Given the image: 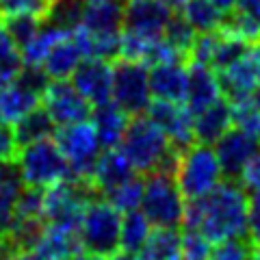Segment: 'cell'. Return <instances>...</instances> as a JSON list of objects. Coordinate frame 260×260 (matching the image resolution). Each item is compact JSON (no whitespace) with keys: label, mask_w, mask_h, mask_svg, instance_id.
Returning a JSON list of instances; mask_svg holds the SVG:
<instances>
[{"label":"cell","mask_w":260,"mask_h":260,"mask_svg":"<svg viewBox=\"0 0 260 260\" xmlns=\"http://www.w3.org/2000/svg\"><path fill=\"white\" fill-rule=\"evenodd\" d=\"M249 193L239 180H223L206 198L186 202L182 228H193L213 243L247 239Z\"/></svg>","instance_id":"1"},{"label":"cell","mask_w":260,"mask_h":260,"mask_svg":"<svg viewBox=\"0 0 260 260\" xmlns=\"http://www.w3.org/2000/svg\"><path fill=\"white\" fill-rule=\"evenodd\" d=\"M119 150L126 154L139 176H150L156 172L174 174L178 150H174L165 133L148 115H139L128 121Z\"/></svg>","instance_id":"2"},{"label":"cell","mask_w":260,"mask_h":260,"mask_svg":"<svg viewBox=\"0 0 260 260\" xmlns=\"http://www.w3.org/2000/svg\"><path fill=\"white\" fill-rule=\"evenodd\" d=\"M223 169L213 145L193 143L186 150H180L176 156L174 180L186 202L206 198L223 182Z\"/></svg>","instance_id":"3"},{"label":"cell","mask_w":260,"mask_h":260,"mask_svg":"<svg viewBox=\"0 0 260 260\" xmlns=\"http://www.w3.org/2000/svg\"><path fill=\"white\" fill-rule=\"evenodd\" d=\"M15 162H18L24 186H30V189L46 191L72 178L68 160H65L54 139L24 145V148H20Z\"/></svg>","instance_id":"4"},{"label":"cell","mask_w":260,"mask_h":260,"mask_svg":"<svg viewBox=\"0 0 260 260\" xmlns=\"http://www.w3.org/2000/svg\"><path fill=\"white\" fill-rule=\"evenodd\" d=\"M121 217L124 215L104 198H93L89 202L78 225V241L85 254L111 258L119 251Z\"/></svg>","instance_id":"5"},{"label":"cell","mask_w":260,"mask_h":260,"mask_svg":"<svg viewBox=\"0 0 260 260\" xmlns=\"http://www.w3.org/2000/svg\"><path fill=\"white\" fill-rule=\"evenodd\" d=\"M145 178L141 213L148 217L152 228H172L178 230L184 223L186 200L178 189L174 174L156 172Z\"/></svg>","instance_id":"6"},{"label":"cell","mask_w":260,"mask_h":260,"mask_svg":"<svg viewBox=\"0 0 260 260\" xmlns=\"http://www.w3.org/2000/svg\"><path fill=\"white\" fill-rule=\"evenodd\" d=\"M93 198H98V195L93 193L91 186L87 182L74 180V178L46 189L44 191V221H46V225L78 232L83 215Z\"/></svg>","instance_id":"7"},{"label":"cell","mask_w":260,"mask_h":260,"mask_svg":"<svg viewBox=\"0 0 260 260\" xmlns=\"http://www.w3.org/2000/svg\"><path fill=\"white\" fill-rule=\"evenodd\" d=\"M52 139L59 145L65 160H68L72 178L89 184L95 160L102 154V145H100V139H98V133L91 121L87 119V121H78V124H72V126L56 128Z\"/></svg>","instance_id":"8"},{"label":"cell","mask_w":260,"mask_h":260,"mask_svg":"<svg viewBox=\"0 0 260 260\" xmlns=\"http://www.w3.org/2000/svg\"><path fill=\"white\" fill-rule=\"evenodd\" d=\"M113 104L126 113L128 117H139L148 113L152 104L150 72L141 63H130L119 59L113 65Z\"/></svg>","instance_id":"9"},{"label":"cell","mask_w":260,"mask_h":260,"mask_svg":"<svg viewBox=\"0 0 260 260\" xmlns=\"http://www.w3.org/2000/svg\"><path fill=\"white\" fill-rule=\"evenodd\" d=\"M223 100L239 102L251 98L260 87V48L251 46L237 61L217 72Z\"/></svg>","instance_id":"10"},{"label":"cell","mask_w":260,"mask_h":260,"mask_svg":"<svg viewBox=\"0 0 260 260\" xmlns=\"http://www.w3.org/2000/svg\"><path fill=\"white\" fill-rule=\"evenodd\" d=\"M42 107L59 128L87 121L93 113L91 104L68 80H50V85L42 93Z\"/></svg>","instance_id":"11"},{"label":"cell","mask_w":260,"mask_h":260,"mask_svg":"<svg viewBox=\"0 0 260 260\" xmlns=\"http://www.w3.org/2000/svg\"><path fill=\"white\" fill-rule=\"evenodd\" d=\"M148 117L165 133L169 143L174 145V150L180 152L195 143L193 113L186 104L152 100L150 109H148Z\"/></svg>","instance_id":"12"},{"label":"cell","mask_w":260,"mask_h":260,"mask_svg":"<svg viewBox=\"0 0 260 260\" xmlns=\"http://www.w3.org/2000/svg\"><path fill=\"white\" fill-rule=\"evenodd\" d=\"M174 11L162 0H126L124 30L145 37H162Z\"/></svg>","instance_id":"13"},{"label":"cell","mask_w":260,"mask_h":260,"mask_svg":"<svg viewBox=\"0 0 260 260\" xmlns=\"http://www.w3.org/2000/svg\"><path fill=\"white\" fill-rule=\"evenodd\" d=\"M213 148L219 158V165L223 169L225 180H239V176L247 167V162L256 154H260V141L245 135L239 128H232V130H228Z\"/></svg>","instance_id":"14"},{"label":"cell","mask_w":260,"mask_h":260,"mask_svg":"<svg viewBox=\"0 0 260 260\" xmlns=\"http://www.w3.org/2000/svg\"><path fill=\"white\" fill-rule=\"evenodd\" d=\"M72 85L91 107L109 104L113 98V68L109 61L85 59L72 74Z\"/></svg>","instance_id":"15"},{"label":"cell","mask_w":260,"mask_h":260,"mask_svg":"<svg viewBox=\"0 0 260 260\" xmlns=\"http://www.w3.org/2000/svg\"><path fill=\"white\" fill-rule=\"evenodd\" d=\"M135 176L137 172L126 158V154L119 148H113V150H104L98 156L91 178H89V186L93 189L95 195H107Z\"/></svg>","instance_id":"16"},{"label":"cell","mask_w":260,"mask_h":260,"mask_svg":"<svg viewBox=\"0 0 260 260\" xmlns=\"http://www.w3.org/2000/svg\"><path fill=\"white\" fill-rule=\"evenodd\" d=\"M186 63H167L150 70V91L152 100L186 104L189 95V68Z\"/></svg>","instance_id":"17"},{"label":"cell","mask_w":260,"mask_h":260,"mask_svg":"<svg viewBox=\"0 0 260 260\" xmlns=\"http://www.w3.org/2000/svg\"><path fill=\"white\" fill-rule=\"evenodd\" d=\"M189 68V95H186V107L191 113H202L204 109L223 100L221 85H219L217 72L213 68L200 63H186Z\"/></svg>","instance_id":"18"},{"label":"cell","mask_w":260,"mask_h":260,"mask_svg":"<svg viewBox=\"0 0 260 260\" xmlns=\"http://www.w3.org/2000/svg\"><path fill=\"white\" fill-rule=\"evenodd\" d=\"M30 251L39 260H76L83 254V247L78 241V232L46 225L42 237Z\"/></svg>","instance_id":"19"},{"label":"cell","mask_w":260,"mask_h":260,"mask_svg":"<svg viewBox=\"0 0 260 260\" xmlns=\"http://www.w3.org/2000/svg\"><path fill=\"white\" fill-rule=\"evenodd\" d=\"M193 124H195V143L215 145L228 130L234 128L230 102L221 100V102L213 104V107L204 109L202 113H195Z\"/></svg>","instance_id":"20"},{"label":"cell","mask_w":260,"mask_h":260,"mask_svg":"<svg viewBox=\"0 0 260 260\" xmlns=\"http://www.w3.org/2000/svg\"><path fill=\"white\" fill-rule=\"evenodd\" d=\"M130 117L121 111L117 104H102V107H95L91 113V124L98 133V139H100L102 150H113L119 148L121 139L126 135Z\"/></svg>","instance_id":"21"},{"label":"cell","mask_w":260,"mask_h":260,"mask_svg":"<svg viewBox=\"0 0 260 260\" xmlns=\"http://www.w3.org/2000/svg\"><path fill=\"white\" fill-rule=\"evenodd\" d=\"M39 104H42V95L30 91L18 80H13L9 87L0 91V121L13 128L22 117L35 111Z\"/></svg>","instance_id":"22"},{"label":"cell","mask_w":260,"mask_h":260,"mask_svg":"<svg viewBox=\"0 0 260 260\" xmlns=\"http://www.w3.org/2000/svg\"><path fill=\"white\" fill-rule=\"evenodd\" d=\"M80 24L91 32H121L124 7L119 0H87Z\"/></svg>","instance_id":"23"},{"label":"cell","mask_w":260,"mask_h":260,"mask_svg":"<svg viewBox=\"0 0 260 260\" xmlns=\"http://www.w3.org/2000/svg\"><path fill=\"white\" fill-rule=\"evenodd\" d=\"M80 59H83V54H80L78 46L74 44V39L70 37L52 48V52L42 63V70L50 80H68L80 65Z\"/></svg>","instance_id":"24"},{"label":"cell","mask_w":260,"mask_h":260,"mask_svg":"<svg viewBox=\"0 0 260 260\" xmlns=\"http://www.w3.org/2000/svg\"><path fill=\"white\" fill-rule=\"evenodd\" d=\"M70 37H72V30L61 28V26H52V24H44L42 30L32 37V42L22 50V63L32 65V68H42L46 56L52 52V48Z\"/></svg>","instance_id":"25"},{"label":"cell","mask_w":260,"mask_h":260,"mask_svg":"<svg viewBox=\"0 0 260 260\" xmlns=\"http://www.w3.org/2000/svg\"><path fill=\"white\" fill-rule=\"evenodd\" d=\"M54 133H56L54 121L50 119V115L46 113L44 107H37L35 111H30L26 117H22L18 124L13 126L18 148H24V145L44 141V139H52Z\"/></svg>","instance_id":"26"},{"label":"cell","mask_w":260,"mask_h":260,"mask_svg":"<svg viewBox=\"0 0 260 260\" xmlns=\"http://www.w3.org/2000/svg\"><path fill=\"white\" fill-rule=\"evenodd\" d=\"M139 260H182L180 230L154 228L148 243L139 251Z\"/></svg>","instance_id":"27"},{"label":"cell","mask_w":260,"mask_h":260,"mask_svg":"<svg viewBox=\"0 0 260 260\" xmlns=\"http://www.w3.org/2000/svg\"><path fill=\"white\" fill-rule=\"evenodd\" d=\"M152 223L148 221L141 210L126 213L121 217V234H119V249L130 251V254H139L143 245L148 243L152 234Z\"/></svg>","instance_id":"28"},{"label":"cell","mask_w":260,"mask_h":260,"mask_svg":"<svg viewBox=\"0 0 260 260\" xmlns=\"http://www.w3.org/2000/svg\"><path fill=\"white\" fill-rule=\"evenodd\" d=\"M180 15L195 28V32L219 30L225 20V13L210 0H189Z\"/></svg>","instance_id":"29"},{"label":"cell","mask_w":260,"mask_h":260,"mask_svg":"<svg viewBox=\"0 0 260 260\" xmlns=\"http://www.w3.org/2000/svg\"><path fill=\"white\" fill-rule=\"evenodd\" d=\"M0 24H3L7 35L13 39V44L18 46L20 52H22L24 48L32 42V37L42 30V26L46 22L42 18H37V15L20 13V15H5V18H0Z\"/></svg>","instance_id":"30"},{"label":"cell","mask_w":260,"mask_h":260,"mask_svg":"<svg viewBox=\"0 0 260 260\" xmlns=\"http://www.w3.org/2000/svg\"><path fill=\"white\" fill-rule=\"evenodd\" d=\"M143 189H145V178L137 174L135 178H130L128 182L119 184L117 189H113L111 193L104 195V200L111 202L121 215L126 213H135L141 210V202H143Z\"/></svg>","instance_id":"31"},{"label":"cell","mask_w":260,"mask_h":260,"mask_svg":"<svg viewBox=\"0 0 260 260\" xmlns=\"http://www.w3.org/2000/svg\"><path fill=\"white\" fill-rule=\"evenodd\" d=\"M162 37H165L167 42L182 54V59L189 63V56H191V50H193V44H195L198 32H195V28L182 18L180 13H174V18H172V22L167 24Z\"/></svg>","instance_id":"32"},{"label":"cell","mask_w":260,"mask_h":260,"mask_svg":"<svg viewBox=\"0 0 260 260\" xmlns=\"http://www.w3.org/2000/svg\"><path fill=\"white\" fill-rule=\"evenodd\" d=\"M230 109H232V126L260 141V109L256 107V102L247 98V100L230 102Z\"/></svg>","instance_id":"33"},{"label":"cell","mask_w":260,"mask_h":260,"mask_svg":"<svg viewBox=\"0 0 260 260\" xmlns=\"http://www.w3.org/2000/svg\"><path fill=\"white\" fill-rule=\"evenodd\" d=\"M24 182H0V239H7L15 221V204Z\"/></svg>","instance_id":"34"},{"label":"cell","mask_w":260,"mask_h":260,"mask_svg":"<svg viewBox=\"0 0 260 260\" xmlns=\"http://www.w3.org/2000/svg\"><path fill=\"white\" fill-rule=\"evenodd\" d=\"M180 249H182V260H210L213 243L202 232L193 230V228H184L180 232Z\"/></svg>","instance_id":"35"},{"label":"cell","mask_w":260,"mask_h":260,"mask_svg":"<svg viewBox=\"0 0 260 260\" xmlns=\"http://www.w3.org/2000/svg\"><path fill=\"white\" fill-rule=\"evenodd\" d=\"M50 7H52V0H0V18L28 13V15H37V18L48 22Z\"/></svg>","instance_id":"36"},{"label":"cell","mask_w":260,"mask_h":260,"mask_svg":"<svg viewBox=\"0 0 260 260\" xmlns=\"http://www.w3.org/2000/svg\"><path fill=\"white\" fill-rule=\"evenodd\" d=\"M251 247L254 243L249 239H228L215 243L210 260H251Z\"/></svg>","instance_id":"37"},{"label":"cell","mask_w":260,"mask_h":260,"mask_svg":"<svg viewBox=\"0 0 260 260\" xmlns=\"http://www.w3.org/2000/svg\"><path fill=\"white\" fill-rule=\"evenodd\" d=\"M15 217L44 219V191L24 186V189L20 191L18 204H15Z\"/></svg>","instance_id":"38"},{"label":"cell","mask_w":260,"mask_h":260,"mask_svg":"<svg viewBox=\"0 0 260 260\" xmlns=\"http://www.w3.org/2000/svg\"><path fill=\"white\" fill-rule=\"evenodd\" d=\"M239 184H241L247 193L260 191V154H256V156L247 162V167L241 172Z\"/></svg>","instance_id":"39"},{"label":"cell","mask_w":260,"mask_h":260,"mask_svg":"<svg viewBox=\"0 0 260 260\" xmlns=\"http://www.w3.org/2000/svg\"><path fill=\"white\" fill-rule=\"evenodd\" d=\"M18 141H15L13 128L0 121V160H15L18 158Z\"/></svg>","instance_id":"40"},{"label":"cell","mask_w":260,"mask_h":260,"mask_svg":"<svg viewBox=\"0 0 260 260\" xmlns=\"http://www.w3.org/2000/svg\"><path fill=\"white\" fill-rule=\"evenodd\" d=\"M247 237L251 243H260V191L249 193V219Z\"/></svg>","instance_id":"41"},{"label":"cell","mask_w":260,"mask_h":260,"mask_svg":"<svg viewBox=\"0 0 260 260\" xmlns=\"http://www.w3.org/2000/svg\"><path fill=\"white\" fill-rule=\"evenodd\" d=\"M234 9L260 24V0H237Z\"/></svg>","instance_id":"42"},{"label":"cell","mask_w":260,"mask_h":260,"mask_svg":"<svg viewBox=\"0 0 260 260\" xmlns=\"http://www.w3.org/2000/svg\"><path fill=\"white\" fill-rule=\"evenodd\" d=\"M20 72L18 70H11V68H5V65H0V91H3L5 87H9L15 78H18Z\"/></svg>","instance_id":"43"},{"label":"cell","mask_w":260,"mask_h":260,"mask_svg":"<svg viewBox=\"0 0 260 260\" xmlns=\"http://www.w3.org/2000/svg\"><path fill=\"white\" fill-rule=\"evenodd\" d=\"M7 260H39V258L32 254V251H28V249H20V251H13V254Z\"/></svg>","instance_id":"44"},{"label":"cell","mask_w":260,"mask_h":260,"mask_svg":"<svg viewBox=\"0 0 260 260\" xmlns=\"http://www.w3.org/2000/svg\"><path fill=\"white\" fill-rule=\"evenodd\" d=\"M162 3H165V5H167V7H169V9H172L174 13H182L189 0H162Z\"/></svg>","instance_id":"45"},{"label":"cell","mask_w":260,"mask_h":260,"mask_svg":"<svg viewBox=\"0 0 260 260\" xmlns=\"http://www.w3.org/2000/svg\"><path fill=\"white\" fill-rule=\"evenodd\" d=\"M210 3L217 5L223 13H230V11L234 9V5H237V0H210Z\"/></svg>","instance_id":"46"},{"label":"cell","mask_w":260,"mask_h":260,"mask_svg":"<svg viewBox=\"0 0 260 260\" xmlns=\"http://www.w3.org/2000/svg\"><path fill=\"white\" fill-rule=\"evenodd\" d=\"M109 260H139V254H130V251H124V249H119L115 251Z\"/></svg>","instance_id":"47"},{"label":"cell","mask_w":260,"mask_h":260,"mask_svg":"<svg viewBox=\"0 0 260 260\" xmlns=\"http://www.w3.org/2000/svg\"><path fill=\"white\" fill-rule=\"evenodd\" d=\"M76 260H109V258H104V256H95V254H85V251H83V254H80Z\"/></svg>","instance_id":"48"},{"label":"cell","mask_w":260,"mask_h":260,"mask_svg":"<svg viewBox=\"0 0 260 260\" xmlns=\"http://www.w3.org/2000/svg\"><path fill=\"white\" fill-rule=\"evenodd\" d=\"M251 260H260V243H254L251 247Z\"/></svg>","instance_id":"49"},{"label":"cell","mask_w":260,"mask_h":260,"mask_svg":"<svg viewBox=\"0 0 260 260\" xmlns=\"http://www.w3.org/2000/svg\"><path fill=\"white\" fill-rule=\"evenodd\" d=\"M251 100H254V102H256V107L260 109V87H258V91H256L254 95H251Z\"/></svg>","instance_id":"50"}]
</instances>
